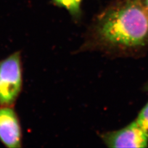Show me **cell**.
I'll list each match as a JSON object with an SVG mask.
<instances>
[{"instance_id":"2","label":"cell","mask_w":148,"mask_h":148,"mask_svg":"<svg viewBox=\"0 0 148 148\" xmlns=\"http://www.w3.org/2000/svg\"><path fill=\"white\" fill-rule=\"evenodd\" d=\"M22 85L21 55L16 52L0 61V106L14 105Z\"/></svg>"},{"instance_id":"6","label":"cell","mask_w":148,"mask_h":148,"mask_svg":"<svg viewBox=\"0 0 148 148\" xmlns=\"http://www.w3.org/2000/svg\"><path fill=\"white\" fill-rule=\"evenodd\" d=\"M136 122L148 138V103L141 110Z\"/></svg>"},{"instance_id":"7","label":"cell","mask_w":148,"mask_h":148,"mask_svg":"<svg viewBox=\"0 0 148 148\" xmlns=\"http://www.w3.org/2000/svg\"><path fill=\"white\" fill-rule=\"evenodd\" d=\"M148 15V0H138Z\"/></svg>"},{"instance_id":"4","label":"cell","mask_w":148,"mask_h":148,"mask_svg":"<svg viewBox=\"0 0 148 148\" xmlns=\"http://www.w3.org/2000/svg\"><path fill=\"white\" fill-rule=\"evenodd\" d=\"M105 143L110 147H146L148 138L136 122L125 128L106 134Z\"/></svg>"},{"instance_id":"1","label":"cell","mask_w":148,"mask_h":148,"mask_svg":"<svg viewBox=\"0 0 148 148\" xmlns=\"http://www.w3.org/2000/svg\"><path fill=\"white\" fill-rule=\"evenodd\" d=\"M99 33L110 43L143 45L148 38V15L138 0H123L103 15Z\"/></svg>"},{"instance_id":"8","label":"cell","mask_w":148,"mask_h":148,"mask_svg":"<svg viewBox=\"0 0 148 148\" xmlns=\"http://www.w3.org/2000/svg\"><path fill=\"white\" fill-rule=\"evenodd\" d=\"M146 88H147V90H148V84L147 85V87H146Z\"/></svg>"},{"instance_id":"5","label":"cell","mask_w":148,"mask_h":148,"mask_svg":"<svg viewBox=\"0 0 148 148\" xmlns=\"http://www.w3.org/2000/svg\"><path fill=\"white\" fill-rule=\"evenodd\" d=\"M57 5L63 7L71 14L77 16L80 14L82 0H53Z\"/></svg>"},{"instance_id":"3","label":"cell","mask_w":148,"mask_h":148,"mask_svg":"<svg viewBox=\"0 0 148 148\" xmlns=\"http://www.w3.org/2000/svg\"><path fill=\"white\" fill-rule=\"evenodd\" d=\"M0 141L8 148L22 147V127L13 106H0Z\"/></svg>"}]
</instances>
